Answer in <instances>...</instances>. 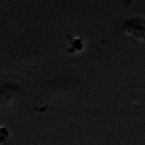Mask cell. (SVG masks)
<instances>
[{"label":"cell","mask_w":145,"mask_h":145,"mask_svg":"<svg viewBox=\"0 0 145 145\" xmlns=\"http://www.w3.org/2000/svg\"><path fill=\"white\" fill-rule=\"evenodd\" d=\"M125 31L135 38L145 42V22L140 18L131 20L125 26Z\"/></svg>","instance_id":"1"}]
</instances>
